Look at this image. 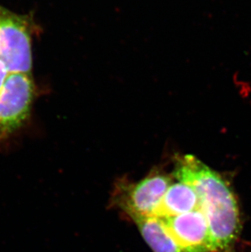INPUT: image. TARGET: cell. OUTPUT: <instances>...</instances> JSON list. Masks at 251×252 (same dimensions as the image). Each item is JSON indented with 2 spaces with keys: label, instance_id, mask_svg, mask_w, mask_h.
I'll list each match as a JSON object with an SVG mask.
<instances>
[{
  "label": "cell",
  "instance_id": "cell-1",
  "mask_svg": "<svg viewBox=\"0 0 251 252\" xmlns=\"http://www.w3.org/2000/svg\"><path fill=\"white\" fill-rule=\"evenodd\" d=\"M173 177L192 186L218 252H229L240 235L239 207L223 176L192 155L178 157Z\"/></svg>",
  "mask_w": 251,
  "mask_h": 252
},
{
  "label": "cell",
  "instance_id": "cell-2",
  "mask_svg": "<svg viewBox=\"0 0 251 252\" xmlns=\"http://www.w3.org/2000/svg\"><path fill=\"white\" fill-rule=\"evenodd\" d=\"M28 15L17 14L0 6V59L9 73L32 74V33Z\"/></svg>",
  "mask_w": 251,
  "mask_h": 252
},
{
  "label": "cell",
  "instance_id": "cell-3",
  "mask_svg": "<svg viewBox=\"0 0 251 252\" xmlns=\"http://www.w3.org/2000/svg\"><path fill=\"white\" fill-rule=\"evenodd\" d=\"M172 178L160 171H152L136 182L119 181L113 201L130 217H155Z\"/></svg>",
  "mask_w": 251,
  "mask_h": 252
},
{
  "label": "cell",
  "instance_id": "cell-4",
  "mask_svg": "<svg viewBox=\"0 0 251 252\" xmlns=\"http://www.w3.org/2000/svg\"><path fill=\"white\" fill-rule=\"evenodd\" d=\"M35 96L32 74L9 73L0 91V143L22 128Z\"/></svg>",
  "mask_w": 251,
  "mask_h": 252
},
{
  "label": "cell",
  "instance_id": "cell-5",
  "mask_svg": "<svg viewBox=\"0 0 251 252\" xmlns=\"http://www.w3.org/2000/svg\"><path fill=\"white\" fill-rule=\"evenodd\" d=\"M161 219L183 252H218L201 209Z\"/></svg>",
  "mask_w": 251,
  "mask_h": 252
},
{
  "label": "cell",
  "instance_id": "cell-6",
  "mask_svg": "<svg viewBox=\"0 0 251 252\" xmlns=\"http://www.w3.org/2000/svg\"><path fill=\"white\" fill-rule=\"evenodd\" d=\"M198 209H201L200 199L194 189L185 182L176 181L169 186L155 217H176Z\"/></svg>",
  "mask_w": 251,
  "mask_h": 252
},
{
  "label": "cell",
  "instance_id": "cell-7",
  "mask_svg": "<svg viewBox=\"0 0 251 252\" xmlns=\"http://www.w3.org/2000/svg\"><path fill=\"white\" fill-rule=\"evenodd\" d=\"M140 234L154 252H183L161 218L137 217L131 218Z\"/></svg>",
  "mask_w": 251,
  "mask_h": 252
},
{
  "label": "cell",
  "instance_id": "cell-8",
  "mask_svg": "<svg viewBox=\"0 0 251 252\" xmlns=\"http://www.w3.org/2000/svg\"><path fill=\"white\" fill-rule=\"evenodd\" d=\"M9 74V71L7 69L4 62L0 59V91L2 89V85L4 83L5 79L7 78V75Z\"/></svg>",
  "mask_w": 251,
  "mask_h": 252
}]
</instances>
